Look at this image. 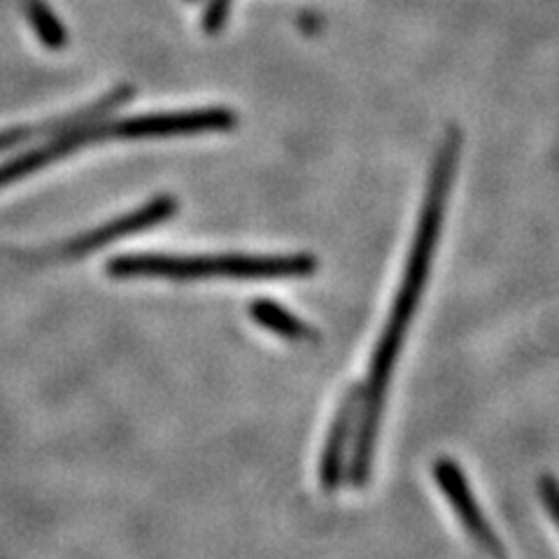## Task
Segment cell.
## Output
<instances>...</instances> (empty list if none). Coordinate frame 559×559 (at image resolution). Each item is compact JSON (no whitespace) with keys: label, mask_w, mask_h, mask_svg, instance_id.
Segmentation results:
<instances>
[{"label":"cell","mask_w":559,"mask_h":559,"mask_svg":"<svg viewBox=\"0 0 559 559\" xmlns=\"http://www.w3.org/2000/svg\"><path fill=\"white\" fill-rule=\"evenodd\" d=\"M359 404H361V382L349 384L345 390L341 404L331 417L329 433L322 450L320 460V483L324 492H336L341 487L343 474H345V457L347 450L353 448L355 429H357V417H359Z\"/></svg>","instance_id":"obj_5"},{"label":"cell","mask_w":559,"mask_h":559,"mask_svg":"<svg viewBox=\"0 0 559 559\" xmlns=\"http://www.w3.org/2000/svg\"><path fill=\"white\" fill-rule=\"evenodd\" d=\"M175 213H178V201H175L173 197H159V199L145 203L143 207H138L135 213L121 215V217H117L108 224L98 226V229L80 236L78 240L68 245V254L96 252V250L105 248V245H110L117 238L147 231V229H152V226L170 219Z\"/></svg>","instance_id":"obj_6"},{"label":"cell","mask_w":559,"mask_h":559,"mask_svg":"<svg viewBox=\"0 0 559 559\" xmlns=\"http://www.w3.org/2000/svg\"><path fill=\"white\" fill-rule=\"evenodd\" d=\"M250 318L254 324L269 329L271 334L294 341V343H304V341H314V331L301 320L296 318L292 310L285 306H280L271 299H257L250 304Z\"/></svg>","instance_id":"obj_8"},{"label":"cell","mask_w":559,"mask_h":559,"mask_svg":"<svg viewBox=\"0 0 559 559\" xmlns=\"http://www.w3.org/2000/svg\"><path fill=\"white\" fill-rule=\"evenodd\" d=\"M22 10L45 47L61 49L66 45V28L59 16L47 8L45 0H22Z\"/></svg>","instance_id":"obj_9"},{"label":"cell","mask_w":559,"mask_h":559,"mask_svg":"<svg viewBox=\"0 0 559 559\" xmlns=\"http://www.w3.org/2000/svg\"><path fill=\"white\" fill-rule=\"evenodd\" d=\"M538 497L544 501L548 515L559 530V480L555 476H540L538 478Z\"/></svg>","instance_id":"obj_10"},{"label":"cell","mask_w":559,"mask_h":559,"mask_svg":"<svg viewBox=\"0 0 559 559\" xmlns=\"http://www.w3.org/2000/svg\"><path fill=\"white\" fill-rule=\"evenodd\" d=\"M320 269L318 259L308 252L299 254H159L135 252L119 254L108 261L105 273L127 277H164L175 283H191L205 277H231L259 283V280L306 277Z\"/></svg>","instance_id":"obj_2"},{"label":"cell","mask_w":559,"mask_h":559,"mask_svg":"<svg viewBox=\"0 0 559 559\" xmlns=\"http://www.w3.org/2000/svg\"><path fill=\"white\" fill-rule=\"evenodd\" d=\"M460 150H462V135L457 129H450L441 140L439 150H436L423 207H419L417 229L408 250L404 273H401L394 306L388 314V322H384L380 338L371 353L369 376H366V380L361 382L357 429H355L353 448H349L353 450V460H349V466H347L349 485L355 489H364L369 485L373 474L376 448H378L384 404H388L390 382L433 269V257H436V250H439V238L443 229L450 191L454 185V175H457Z\"/></svg>","instance_id":"obj_1"},{"label":"cell","mask_w":559,"mask_h":559,"mask_svg":"<svg viewBox=\"0 0 559 559\" xmlns=\"http://www.w3.org/2000/svg\"><path fill=\"white\" fill-rule=\"evenodd\" d=\"M131 96H133V86H117V90H112L110 94H105L100 100L86 105L84 110H78L73 115L63 117V119H51V121H47V124H40V127H14V129H8V131H0V152L22 145V143H26V140H31L33 135H38V133L55 135V133L66 131V129L90 124V121L100 119L105 112H112L115 108H119V105H124Z\"/></svg>","instance_id":"obj_7"},{"label":"cell","mask_w":559,"mask_h":559,"mask_svg":"<svg viewBox=\"0 0 559 559\" xmlns=\"http://www.w3.org/2000/svg\"><path fill=\"white\" fill-rule=\"evenodd\" d=\"M433 478H436V485L441 487V492L445 495V499L450 501L452 511H454V515H457L464 532L471 538H474V544L489 559H509V552H506L503 544L492 530V524H489L487 515L483 513L480 503L474 495V489H471V483L464 476V471L460 468V464L450 460V457L436 460Z\"/></svg>","instance_id":"obj_4"},{"label":"cell","mask_w":559,"mask_h":559,"mask_svg":"<svg viewBox=\"0 0 559 559\" xmlns=\"http://www.w3.org/2000/svg\"><path fill=\"white\" fill-rule=\"evenodd\" d=\"M238 124L229 108H201L180 112L138 115L119 121H94V143L100 140H147V138H180L231 131Z\"/></svg>","instance_id":"obj_3"},{"label":"cell","mask_w":559,"mask_h":559,"mask_svg":"<svg viewBox=\"0 0 559 559\" xmlns=\"http://www.w3.org/2000/svg\"><path fill=\"white\" fill-rule=\"evenodd\" d=\"M229 8H231V0H210V5L203 14V28L207 33H217L226 24Z\"/></svg>","instance_id":"obj_11"}]
</instances>
